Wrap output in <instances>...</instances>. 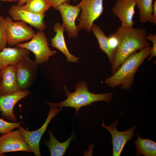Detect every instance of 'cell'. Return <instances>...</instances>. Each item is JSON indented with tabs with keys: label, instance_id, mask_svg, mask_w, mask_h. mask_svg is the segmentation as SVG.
I'll return each instance as SVG.
<instances>
[{
	"label": "cell",
	"instance_id": "cell-1",
	"mask_svg": "<svg viewBox=\"0 0 156 156\" xmlns=\"http://www.w3.org/2000/svg\"><path fill=\"white\" fill-rule=\"evenodd\" d=\"M118 44L111 70L114 73L123 62L138 50L151 45L146 39L147 31L143 28L124 27L119 26L116 32Z\"/></svg>",
	"mask_w": 156,
	"mask_h": 156
},
{
	"label": "cell",
	"instance_id": "cell-2",
	"mask_svg": "<svg viewBox=\"0 0 156 156\" xmlns=\"http://www.w3.org/2000/svg\"><path fill=\"white\" fill-rule=\"evenodd\" d=\"M151 49V46H148L129 56L112 75L105 79L106 84L110 88L120 86L122 89L129 90L138 68L149 56Z\"/></svg>",
	"mask_w": 156,
	"mask_h": 156
},
{
	"label": "cell",
	"instance_id": "cell-3",
	"mask_svg": "<svg viewBox=\"0 0 156 156\" xmlns=\"http://www.w3.org/2000/svg\"><path fill=\"white\" fill-rule=\"evenodd\" d=\"M67 98L59 103H52L48 101L44 103L51 107H70L74 108L76 115L80 109L82 107L90 105L94 102L100 101L111 103L113 94L111 92L96 94L88 90V85L85 81L79 82L75 87V90L70 92L64 86Z\"/></svg>",
	"mask_w": 156,
	"mask_h": 156
},
{
	"label": "cell",
	"instance_id": "cell-4",
	"mask_svg": "<svg viewBox=\"0 0 156 156\" xmlns=\"http://www.w3.org/2000/svg\"><path fill=\"white\" fill-rule=\"evenodd\" d=\"M16 46L32 52L35 57L34 61L38 66L47 62L50 57L56 53V51L51 50L49 47L44 32L39 30L30 41Z\"/></svg>",
	"mask_w": 156,
	"mask_h": 156
},
{
	"label": "cell",
	"instance_id": "cell-5",
	"mask_svg": "<svg viewBox=\"0 0 156 156\" xmlns=\"http://www.w3.org/2000/svg\"><path fill=\"white\" fill-rule=\"evenodd\" d=\"M7 43L11 47L31 39L36 32L27 23L22 21H13L10 17L5 19Z\"/></svg>",
	"mask_w": 156,
	"mask_h": 156
},
{
	"label": "cell",
	"instance_id": "cell-6",
	"mask_svg": "<svg viewBox=\"0 0 156 156\" xmlns=\"http://www.w3.org/2000/svg\"><path fill=\"white\" fill-rule=\"evenodd\" d=\"M77 5L82 11L77 27L79 30L85 29L89 32L94 22L102 13L103 0H81Z\"/></svg>",
	"mask_w": 156,
	"mask_h": 156
},
{
	"label": "cell",
	"instance_id": "cell-7",
	"mask_svg": "<svg viewBox=\"0 0 156 156\" xmlns=\"http://www.w3.org/2000/svg\"><path fill=\"white\" fill-rule=\"evenodd\" d=\"M17 80L21 90H27L35 80L38 65L29 56L25 57L15 65Z\"/></svg>",
	"mask_w": 156,
	"mask_h": 156
},
{
	"label": "cell",
	"instance_id": "cell-8",
	"mask_svg": "<svg viewBox=\"0 0 156 156\" xmlns=\"http://www.w3.org/2000/svg\"><path fill=\"white\" fill-rule=\"evenodd\" d=\"M62 110L63 108L61 107H51L45 122L40 128L36 130L30 131L26 130L21 125L18 127V129L21 132L25 140L35 156H41L39 144L41 138L51 119Z\"/></svg>",
	"mask_w": 156,
	"mask_h": 156
},
{
	"label": "cell",
	"instance_id": "cell-9",
	"mask_svg": "<svg viewBox=\"0 0 156 156\" xmlns=\"http://www.w3.org/2000/svg\"><path fill=\"white\" fill-rule=\"evenodd\" d=\"M23 151L32 152L21 131L18 129L0 136V156L5 153Z\"/></svg>",
	"mask_w": 156,
	"mask_h": 156
},
{
	"label": "cell",
	"instance_id": "cell-10",
	"mask_svg": "<svg viewBox=\"0 0 156 156\" xmlns=\"http://www.w3.org/2000/svg\"><path fill=\"white\" fill-rule=\"evenodd\" d=\"M118 123V120H117L112 124L106 126L103 119L101 125L109 131L112 135L113 156L120 155L127 142L133 138L135 131L137 127L136 126H135L125 131H119L116 128Z\"/></svg>",
	"mask_w": 156,
	"mask_h": 156
},
{
	"label": "cell",
	"instance_id": "cell-11",
	"mask_svg": "<svg viewBox=\"0 0 156 156\" xmlns=\"http://www.w3.org/2000/svg\"><path fill=\"white\" fill-rule=\"evenodd\" d=\"M56 10H58L61 14L62 25L64 30L67 32L68 37H76L79 30L75 21L81 10L80 8L77 5H73L64 3L58 6Z\"/></svg>",
	"mask_w": 156,
	"mask_h": 156
},
{
	"label": "cell",
	"instance_id": "cell-12",
	"mask_svg": "<svg viewBox=\"0 0 156 156\" xmlns=\"http://www.w3.org/2000/svg\"><path fill=\"white\" fill-rule=\"evenodd\" d=\"M8 13L14 21H22L38 29L43 31L46 25L44 21L45 14H37L23 9L20 6L13 5Z\"/></svg>",
	"mask_w": 156,
	"mask_h": 156
},
{
	"label": "cell",
	"instance_id": "cell-13",
	"mask_svg": "<svg viewBox=\"0 0 156 156\" xmlns=\"http://www.w3.org/2000/svg\"><path fill=\"white\" fill-rule=\"evenodd\" d=\"M136 5L134 0H117L112 10L121 21L122 27H133L134 24L133 17Z\"/></svg>",
	"mask_w": 156,
	"mask_h": 156
},
{
	"label": "cell",
	"instance_id": "cell-14",
	"mask_svg": "<svg viewBox=\"0 0 156 156\" xmlns=\"http://www.w3.org/2000/svg\"><path fill=\"white\" fill-rule=\"evenodd\" d=\"M29 90H21L15 93L0 95V111L3 117L13 122L16 120L13 112L14 107L16 103L22 99L29 95Z\"/></svg>",
	"mask_w": 156,
	"mask_h": 156
},
{
	"label": "cell",
	"instance_id": "cell-15",
	"mask_svg": "<svg viewBox=\"0 0 156 156\" xmlns=\"http://www.w3.org/2000/svg\"><path fill=\"white\" fill-rule=\"evenodd\" d=\"M1 80L0 84V95L13 94L21 90L16 76L15 65L7 66L1 70Z\"/></svg>",
	"mask_w": 156,
	"mask_h": 156
},
{
	"label": "cell",
	"instance_id": "cell-16",
	"mask_svg": "<svg viewBox=\"0 0 156 156\" xmlns=\"http://www.w3.org/2000/svg\"><path fill=\"white\" fill-rule=\"evenodd\" d=\"M30 51L25 49L16 46L5 48L0 52V70L10 65H15L23 57L29 56Z\"/></svg>",
	"mask_w": 156,
	"mask_h": 156
},
{
	"label": "cell",
	"instance_id": "cell-17",
	"mask_svg": "<svg viewBox=\"0 0 156 156\" xmlns=\"http://www.w3.org/2000/svg\"><path fill=\"white\" fill-rule=\"evenodd\" d=\"M53 30L56 33L54 37L51 38V45L60 50L65 55L67 61L70 63L77 62L79 59L71 54L67 47L64 35V28L62 25L58 23L54 25Z\"/></svg>",
	"mask_w": 156,
	"mask_h": 156
},
{
	"label": "cell",
	"instance_id": "cell-18",
	"mask_svg": "<svg viewBox=\"0 0 156 156\" xmlns=\"http://www.w3.org/2000/svg\"><path fill=\"white\" fill-rule=\"evenodd\" d=\"M49 135V140H46L45 143L49 148L51 156H62L66 153L74 136L72 133L70 137L65 141L60 142L54 136L53 131L49 130L48 132Z\"/></svg>",
	"mask_w": 156,
	"mask_h": 156
},
{
	"label": "cell",
	"instance_id": "cell-19",
	"mask_svg": "<svg viewBox=\"0 0 156 156\" xmlns=\"http://www.w3.org/2000/svg\"><path fill=\"white\" fill-rule=\"evenodd\" d=\"M137 139L135 142L136 150V155L156 156V142L151 139L141 138L139 134H137Z\"/></svg>",
	"mask_w": 156,
	"mask_h": 156
},
{
	"label": "cell",
	"instance_id": "cell-20",
	"mask_svg": "<svg viewBox=\"0 0 156 156\" xmlns=\"http://www.w3.org/2000/svg\"><path fill=\"white\" fill-rule=\"evenodd\" d=\"M91 30L97 40L100 49L107 55L109 62L112 64L115 56L112 54L109 47L108 37L105 35L101 27L96 24H93Z\"/></svg>",
	"mask_w": 156,
	"mask_h": 156
},
{
	"label": "cell",
	"instance_id": "cell-21",
	"mask_svg": "<svg viewBox=\"0 0 156 156\" xmlns=\"http://www.w3.org/2000/svg\"><path fill=\"white\" fill-rule=\"evenodd\" d=\"M20 6L25 10L37 14H45L50 8L47 0H27Z\"/></svg>",
	"mask_w": 156,
	"mask_h": 156
},
{
	"label": "cell",
	"instance_id": "cell-22",
	"mask_svg": "<svg viewBox=\"0 0 156 156\" xmlns=\"http://www.w3.org/2000/svg\"><path fill=\"white\" fill-rule=\"evenodd\" d=\"M139 10V20L146 23L151 18L153 12V0H134Z\"/></svg>",
	"mask_w": 156,
	"mask_h": 156
},
{
	"label": "cell",
	"instance_id": "cell-23",
	"mask_svg": "<svg viewBox=\"0 0 156 156\" xmlns=\"http://www.w3.org/2000/svg\"><path fill=\"white\" fill-rule=\"evenodd\" d=\"M20 122H10L0 118V133L5 134L12 131L15 128H18L20 125Z\"/></svg>",
	"mask_w": 156,
	"mask_h": 156
},
{
	"label": "cell",
	"instance_id": "cell-24",
	"mask_svg": "<svg viewBox=\"0 0 156 156\" xmlns=\"http://www.w3.org/2000/svg\"><path fill=\"white\" fill-rule=\"evenodd\" d=\"M7 44L5 19L0 15V52L6 47Z\"/></svg>",
	"mask_w": 156,
	"mask_h": 156
},
{
	"label": "cell",
	"instance_id": "cell-25",
	"mask_svg": "<svg viewBox=\"0 0 156 156\" xmlns=\"http://www.w3.org/2000/svg\"><path fill=\"white\" fill-rule=\"evenodd\" d=\"M108 42L109 49L115 57L118 44V40L116 32L111 34L108 38Z\"/></svg>",
	"mask_w": 156,
	"mask_h": 156
},
{
	"label": "cell",
	"instance_id": "cell-26",
	"mask_svg": "<svg viewBox=\"0 0 156 156\" xmlns=\"http://www.w3.org/2000/svg\"><path fill=\"white\" fill-rule=\"evenodd\" d=\"M146 39L147 40L151 41L153 44L151 53L148 59V60L150 61L153 57L156 56V34H153L151 33H148L146 36Z\"/></svg>",
	"mask_w": 156,
	"mask_h": 156
},
{
	"label": "cell",
	"instance_id": "cell-27",
	"mask_svg": "<svg viewBox=\"0 0 156 156\" xmlns=\"http://www.w3.org/2000/svg\"><path fill=\"white\" fill-rule=\"evenodd\" d=\"M50 7L56 10L57 7L64 3H68L70 0H47Z\"/></svg>",
	"mask_w": 156,
	"mask_h": 156
},
{
	"label": "cell",
	"instance_id": "cell-28",
	"mask_svg": "<svg viewBox=\"0 0 156 156\" xmlns=\"http://www.w3.org/2000/svg\"><path fill=\"white\" fill-rule=\"evenodd\" d=\"M149 22L156 25V0H155L153 5V12Z\"/></svg>",
	"mask_w": 156,
	"mask_h": 156
},
{
	"label": "cell",
	"instance_id": "cell-29",
	"mask_svg": "<svg viewBox=\"0 0 156 156\" xmlns=\"http://www.w3.org/2000/svg\"><path fill=\"white\" fill-rule=\"evenodd\" d=\"M27 0H19L18 2L17 5L21 6L25 4Z\"/></svg>",
	"mask_w": 156,
	"mask_h": 156
},
{
	"label": "cell",
	"instance_id": "cell-30",
	"mask_svg": "<svg viewBox=\"0 0 156 156\" xmlns=\"http://www.w3.org/2000/svg\"><path fill=\"white\" fill-rule=\"evenodd\" d=\"M19 0H0V1L14 2H18Z\"/></svg>",
	"mask_w": 156,
	"mask_h": 156
},
{
	"label": "cell",
	"instance_id": "cell-31",
	"mask_svg": "<svg viewBox=\"0 0 156 156\" xmlns=\"http://www.w3.org/2000/svg\"><path fill=\"white\" fill-rule=\"evenodd\" d=\"M1 79H2L1 75V70H0V84L1 81Z\"/></svg>",
	"mask_w": 156,
	"mask_h": 156
},
{
	"label": "cell",
	"instance_id": "cell-32",
	"mask_svg": "<svg viewBox=\"0 0 156 156\" xmlns=\"http://www.w3.org/2000/svg\"><path fill=\"white\" fill-rule=\"evenodd\" d=\"M74 0V1H75V0Z\"/></svg>",
	"mask_w": 156,
	"mask_h": 156
}]
</instances>
